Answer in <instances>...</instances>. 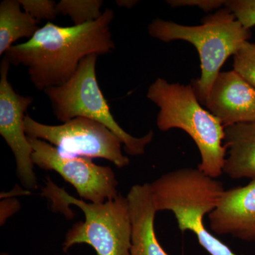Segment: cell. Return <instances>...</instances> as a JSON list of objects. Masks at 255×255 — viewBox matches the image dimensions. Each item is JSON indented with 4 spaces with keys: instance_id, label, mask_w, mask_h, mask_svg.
<instances>
[{
    "instance_id": "obj_17",
    "label": "cell",
    "mask_w": 255,
    "mask_h": 255,
    "mask_svg": "<svg viewBox=\"0 0 255 255\" xmlns=\"http://www.w3.org/2000/svg\"><path fill=\"white\" fill-rule=\"evenodd\" d=\"M23 11L37 21L53 20L58 15L57 3L53 0H19Z\"/></svg>"
},
{
    "instance_id": "obj_18",
    "label": "cell",
    "mask_w": 255,
    "mask_h": 255,
    "mask_svg": "<svg viewBox=\"0 0 255 255\" xmlns=\"http://www.w3.org/2000/svg\"><path fill=\"white\" fill-rule=\"evenodd\" d=\"M225 7L231 11L245 27L255 26V0H228Z\"/></svg>"
},
{
    "instance_id": "obj_3",
    "label": "cell",
    "mask_w": 255,
    "mask_h": 255,
    "mask_svg": "<svg viewBox=\"0 0 255 255\" xmlns=\"http://www.w3.org/2000/svg\"><path fill=\"white\" fill-rule=\"evenodd\" d=\"M147 97L159 109L156 119L159 130L179 128L187 132L200 153L198 168L211 177L221 176L226 155L224 126L201 107L194 87L159 78L149 87Z\"/></svg>"
},
{
    "instance_id": "obj_9",
    "label": "cell",
    "mask_w": 255,
    "mask_h": 255,
    "mask_svg": "<svg viewBox=\"0 0 255 255\" xmlns=\"http://www.w3.org/2000/svg\"><path fill=\"white\" fill-rule=\"evenodd\" d=\"M9 62L4 56L0 65V134L14 156L16 174L21 184L29 189L38 188L32 160L33 147L25 131V113L33 98L19 95L9 80Z\"/></svg>"
},
{
    "instance_id": "obj_6",
    "label": "cell",
    "mask_w": 255,
    "mask_h": 255,
    "mask_svg": "<svg viewBox=\"0 0 255 255\" xmlns=\"http://www.w3.org/2000/svg\"><path fill=\"white\" fill-rule=\"evenodd\" d=\"M98 56L93 54L84 58L76 73L66 83L43 91L51 104L53 114L63 124L77 117H84L103 124L120 138L127 154L143 155L146 147L153 140L154 132L150 130L144 136H132L114 119L97 82L96 66Z\"/></svg>"
},
{
    "instance_id": "obj_15",
    "label": "cell",
    "mask_w": 255,
    "mask_h": 255,
    "mask_svg": "<svg viewBox=\"0 0 255 255\" xmlns=\"http://www.w3.org/2000/svg\"><path fill=\"white\" fill-rule=\"evenodd\" d=\"M103 4L102 0H61L57 3V11L71 18L75 26H80L99 19Z\"/></svg>"
},
{
    "instance_id": "obj_13",
    "label": "cell",
    "mask_w": 255,
    "mask_h": 255,
    "mask_svg": "<svg viewBox=\"0 0 255 255\" xmlns=\"http://www.w3.org/2000/svg\"><path fill=\"white\" fill-rule=\"evenodd\" d=\"M226 155L223 173L255 180V121L224 127Z\"/></svg>"
},
{
    "instance_id": "obj_12",
    "label": "cell",
    "mask_w": 255,
    "mask_h": 255,
    "mask_svg": "<svg viewBox=\"0 0 255 255\" xmlns=\"http://www.w3.org/2000/svg\"><path fill=\"white\" fill-rule=\"evenodd\" d=\"M131 219L130 255H168L159 244L155 231L156 211L150 184L132 186L127 196Z\"/></svg>"
},
{
    "instance_id": "obj_11",
    "label": "cell",
    "mask_w": 255,
    "mask_h": 255,
    "mask_svg": "<svg viewBox=\"0 0 255 255\" xmlns=\"http://www.w3.org/2000/svg\"><path fill=\"white\" fill-rule=\"evenodd\" d=\"M209 219L210 228L216 234L255 241V180L225 191Z\"/></svg>"
},
{
    "instance_id": "obj_8",
    "label": "cell",
    "mask_w": 255,
    "mask_h": 255,
    "mask_svg": "<svg viewBox=\"0 0 255 255\" xmlns=\"http://www.w3.org/2000/svg\"><path fill=\"white\" fill-rule=\"evenodd\" d=\"M28 140L33 147L34 165L59 174L75 187L82 200L102 204L119 195L118 180L110 167L96 164L87 157L63 155L44 140Z\"/></svg>"
},
{
    "instance_id": "obj_19",
    "label": "cell",
    "mask_w": 255,
    "mask_h": 255,
    "mask_svg": "<svg viewBox=\"0 0 255 255\" xmlns=\"http://www.w3.org/2000/svg\"><path fill=\"white\" fill-rule=\"evenodd\" d=\"M226 1L224 0H168L166 2L172 8L198 6L205 11H211L221 9L225 6Z\"/></svg>"
},
{
    "instance_id": "obj_7",
    "label": "cell",
    "mask_w": 255,
    "mask_h": 255,
    "mask_svg": "<svg viewBox=\"0 0 255 255\" xmlns=\"http://www.w3.org/2000/svg\"><path fill=\"white\" fill-rule=\"evenodd\" d=\"M25 131L28 137L44 140L62 154L69 156L107 159L122 169L130 163L122 152V140L103 124L77 117L60 125H46L26 114Z\"/></svg>"
},
{
    "instance_id": "obj_16",
    "label": "cell",
    "mask_w": 255,
    "mask_h": 255,
    "mask_svg": "<svg viewBox=\"0 0 255 255\" xmlns=\"http://www.w3.org/2000/svg\"><path fill=\"white\" fill-rule=\"evenodd\" d=\"M233 59L235 71L255 90V43L246 41Z\"/></svg>"
},
{
    "instance_id": "obj_20",
    "label": "cell",
    "mask_w": 255,
    "mask_h": 255,
    "mask_svg": "<svg viewBox=\"0 0 255 255\" xmlns=\"http://www.w3.org/2000/svg\"><path fill=\"white\" fill-rule=\"evenodd\" d=\"M19 204L16 200L1 201V224L5 222L6 219L11 215L14 214L17 210L19 209Z\"/></svg>"
},
{
    "instance_id": "obj_4",
    "label": "cell",
    "mask_w": 255,
    "mask_h": 255,
    "mask_svg": "<svg viewBox=\"0 0 255 255\" xmlns=\"http://www.w3.org/2000/svg\"><path fill=\"white\" fill-rule=\"evenodd\" d=\"M155 39L170 43L185 41L196 47L201 61V76L194 82L198 100L205 104L214 80L223 64L251 38V29L243 26L226 7L203 18L199 26H186L161 18L152 20L147 28Z\"/></svg>"
},
{
    "instance_id": "obj_10",
    "label": "cell",
    "mask_w": 255,
    "mask_h": 255,
    "mask_svg": "<svg viewBox=\"0 0 255 255\" xmlns=\"http://www.w3.org/2000/svg\"><path fill=\"white\" fill-rule=\"evenodd\" d=\"M204 105L224 127L255 121V90L234 70L219 74Z\"/></svg>"
},
{
    "instance_id": "obj_14",
    "label": "cell",
    "mask_w": 255,
    "mask_h": 255,
    "mask_svg": "<svg viewBox=\"0 0 255 255\" xmlns=\"http://www.w3.org/2000/svg\"><path fill=\"white\" fill-rule=\"evenodd\" d=\"M37 21L22 10L19 0H4L0 4V55L5 54L14 43L28 39L39 29Z\"/></svg>"
},
{
    "instance_id": "obj_2",
    "label": "cell",
    "mask_w": 255,
    "mask_h": 255,
    "mask_svg": "<svg viewBox=\"0 0 255 255\" xmlns=\"http://www.w3.org/2000/svg\"><path fill=\"white\" fill-rule=\"evenodd\" d=\"M150 184L156 211H172L182 232L190 231L211 255H238L208 231L204 219L219 205L222 183L199 168L184 167L161 175Z\"/></svg>"
},
{
    "instance_id": "obj_5",
    "label": "cell",
    "mask_w": 255,
    "mask_h": 255,
    "mask_svg": "<svg viewBox=\"0 0 255 255\" xmlns=\"http://www.w3.org/2000/svg\"><path fill=\"white\" fill-rule=\"evenodd\" d=\"M41 195L51 199L53 209L67 211L73 216L69 206H78L83 211L85 221L75 223L66 233L64 252L77 244L89 245L97 255H130L132 225L127 196L119 194L115 199L94 204L76 199L54 184L50 178Z\"/></svg>"
},
{
    "instance_id": "obj_21",
    "label": "cell",
    "mask_w": 255,
    "mask_h": 255,
    "mask_svg": "<svg viewBox=\"0 0 255 255\" xmlns=\"http://www.w3.org/2000/svg\"><path fill=\"white\" fill-rule=\"evenodd\" d=\"M137 0H117L116 4L121 7H125L127 9H131L135 4H137Z\"/></svg>"
},
{
    "instance_id": "obj_1",
    "label": "cell",
    "mask_w": 255,
    "mask_h": 255,
    "mask_svg": "<svg viewBox=\"0 0 255 255\" xmlns=\"http://www.w3.org/2000/svg\"><path fill=\"white\" fill-rule=\"evenodd\" d=\"M114 13L110 8L93 22L60 26L48 22L25 43L14 45L4 54L11 65L27 68L37 90L44 91L66 83L84 58L112 53L116 46L111 31Z\"/></svg>"
}]
</instances>
